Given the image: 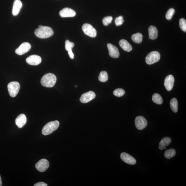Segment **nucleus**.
<instances>
[{
    "instance_id": "obj_3",
    "label": "nucleus",
    "mask_w": 186,
    "mask_h": 186,
    "mask_svg": "<svg viewBox=\"0 0 186 186\" xmlns=\"http://www.w3.org/2000/svg\"><path fill=\"white\" fill-rule=\"evenodd\" d=\"M59 126V122L58 121H51L44 126L42 129V133L43 135H48L57 130Z\"/></svg>"
},
{
    "instance_id": "obj_5",
    "label": "nucleus",
    "mask_w": 186,
    "mask_h": 186,
    "mask_svg": "<svg viewBox=\"0 0 186 186\" xmlns=\"http://www.w3.org/2000/svg\"><path fill=\"white\" fill-rule=\"evenodd\" d=\"M160 55L158 52L153 51L148 54L146 58L147 64L150 65L158 62L160 59Z\"/></svg>"
},
{
    "instance_id": "obj_20",
    "label": "nucleus",
    "mask_w": 186,
    "mask_h": 186,
    "mask_svg": "<svg viewBox=\"0 0 186 186\" xmlns=\"http://www.w3.org/2000/svg\"><path fill=\"white\" fill-rule=\"evenodd\" d=\"M131 39L134 43H141L143 41V36L140 33H137L132 36Z\"/></svg>"
},
{
    "instance_id": "obj_25",
    "label": "nucleus",
    "mask_w": 186,
    "mask_h": 186,
    "mask_svg": "<svg viewBox=\"0 0 186 186\" xmlns=\"http://www.w3.org/2000/svg\"><path fill=\"white\" fill-rule=\"evenodd\" d=\"M99 81L102 82L107 81L108 79V74L107 72L102 71L101 72L98 77Z\"/></svg>"
},
{
    "instance_id": "obj_30",
    "label": "nucleus",
    "mask_w": 186,
    "mask_h": 186,
    "mask_svg": "<svg viewBox=\"0 0 186 186\" xmlns=\"http://www.w3.org/2000/svg\"><path fill=\"white\" fill-rule=\"evenodd\" d=\"M113 20V18L112 16H107L103 18L102 20L103 24L105 26H107L112 22Z\"/></svg>"
},
{
    "instance_id": "obj_15",
    "label": "nucleus",
    "mask_w": 186,
    "mask_h": 186,
    "mask_svg": "<svg viewBox=\"0 0 186 186\" xmlns=\"http://www.w3.org/2000/svg\"><path fill=\"white\" fill-rule=\"evenodd\" d=\"M174 78L172 75H169L165 78L164 81V86L165 88L170 91L173 89L174 86Z\"/></svg>"
},
{
    "instance_id": "obj_23",
    "label": "nucleus",
    "mask_w": 186,
    "mask_h": 186,
    "mask_svg": "<svg viewBox=\"0 0 186 186\" xmlns=\"http://www.w3.org/2000/svg\"><path fill=\"white\" fill-rule=\"evenodd\" d=\"M152 100L153 102L158 105L162 104L163 100L162 97L158 94H155L152 96Z\"/></svg>"
},
{
    "instance_id": "obj_18",
    "label": "nucleus",
    "mask_w": 186,
    "mask_h": 186,
    "mask_svg": "<svg viewBox=\"0 0 186 186\" xmlns=\"http://www.w3.org/2000/svg\"><path fill=\"white\" fill-rule=\"evenodd\" d=\"M148 31L150 39L154 40L157 38L158 30L156 27L153 26H150Z\"/></svg>"
},
{
    "instance_id": "obj_7",
    "label": "nucleus",
    "mask_w": 186,
    "mask_h": 186,
    "mask_svg": "<svg viewBox=\"0 0 186 186\" xmlns=\"http://www.w3.org/2000/svg\"><path fill=\"white\" fill-rule=\"evenodd\" d=\"M49 167L50 163L47 160L44 159L40 160L35 165L36 169L41 172L45 171Z\"/></svg>"
},
{
    "instance_id": "obj_22",
    "label": "nucleus",
    "mask_w": 186,
    "mask_h": 186,
    "mask_svg": "<svg viewBox=\"0 0 186 186\" xmlns=\"http://www.w3.org/2000/svg\"><path fill=\"white\" fill-rule=\"evenodd\" d=\"M176 151L174 149H170L165 151L164 154V156L167 159H170L175 156Z\"/></svg>"
},
{
    "instance_id": "obj_11",
    "label": "nucleus",
    "mask_w": 186,
    "mask_h": 186,
    "mask_svg": "<svg viewBox=\"0 0 186 186\" xmlns=\"http://www.w3.org/2000/svg\"><path fill=\"white\" fill-rule=\"evenodd\" d=\"M120 157L121 160L126 164L130 165H134L136 164V161L135 159L126 152H122L121 153Z\"/></svg>"
},
{
    "instance_id": "obj_21",
    "label": "nucleus",
    "mask_w": 186,
    "mask_h": 186,
    "mask_svg": "<svg viewBox=\"0 0 186 186\" xmlns=\"http://www.w3.org/2000/svg\"><path fill=\"white\" fill-rule=\"evenodd\" d=\"M178 102L175 98H173L170 101V105L173 112L176 113L178 111Z\"/></svg>"
},
{
    "instance_id": "obj_26",
    "label": "nucleus",
    "mask_w": 186,
    "mask_h": 186,
    "mask_svg": "<svg viewBox=\"0 0 186 186\" xmlns=\"http://www.w3.org/2000/svg\"><path fill=\"white\" fill-rule=\"evenodd\" d=\"M113 93L114 95L115 96L120 97L122 96L125 95V90L123 89L118 88L114 90Z\"/></svg>"
},
{
    "instance_id": "obj_4",
    "label": "nucleus",
    "mask_w": 186,
    "mask_h": 186,
    "mask_svg": "<svg viewBox=\"0 0 186 186\" xmlns=\"http://www.w3.org/2000/svg\"><path fill=\"white\" fill-rule=\"evenodd\" d=\"M7 87L10 96L12 97H15L19 91L20 85L19 82L13 81L9 84Z\"/></svg>"
},
{
    "instance_id": "obj_12",
    "label": "nucleus",
    "mask_w": 186,
    "mask_h": 186,
    "mask_svg": "<svg viewBox=\"0 0 186 186\" xmlns=\"http://www.w3.org/2000/svg\"><path fill=\"white\" fill-rule=\"evenodd\" d=\"M26 61L31 65L37 66L41 63V58L40 56L32 55L28 57L26 59Z\"/></svg>"
},
{
    "instance_id": "obj_10",
    "label": "nucleus",
    "mask_w": 186,
    "mask_h": 186,
    "mask_svg": "<svg viewBox=\"0 0 186 186\" xmlns=\"http://www.w3.org/2000/svg\"><path fill=\"white\" fill-rule=\"evenodd\" d=\"M95 96L96 95L94 92L90 91L82 94L80 98V100L82 103H87L94 99Z\"/></svg>"
},
{
    "instance_id": "obj_35",
    "label": "nucleus",
    "mask_w": 186,
    "mask_h": 186,
    "mask_svg": "<svg viewBox=\"0 0 186 186\" xmlns=\"http://www.w3.org/2000/svg\"><path fill=\"white\" fill-rule=\"evenodd\" d=\"M2 186V180L1 179V175H0V186Z\"/></svg>"
},
{
    "instance_id": "obj_17",
    "label": "nucleus",
    "mask_w": 186,
    "mask_h": 186,
    "mask_svg": "<svg viewBox=\"0 0 186 186\" xmlns=\"http://www.w3.org/2000/svg\"><path fill=\"white\" fill-rule=\"evenodd\" d=\"M22 3L20 0H15L12 10V14L14 15L19 14L22 7Z\"/></svg>"
},
{
    "instance_id": "obj_33",
    "label": "nucleus",
    "mask_w": 186,
    "mask_h": 186,
    "mask_svg": "<svg viewBox=\"0 0 186 186\" xmlns=\"http://www.w3.org/2000/svg\"><path fill=\"white\" fill-rule=\"evenodd\" d=\"M68 55L70 57L71 59H74V55L72 50L69 51H68Z\"/></svg>"
},
{
    "instance_id": "obj_14",
    "label": "nucleus",
    "mask_w": 186,
    "mask_h": 186,
    "mask_svg": "<svg viewBox=\"0 0 186 186\" xmlns=\"http://www.w3.org/2000/svg\"><path fill=\"white\" fill-rule=\"evenodd\" d=\"M107 47L109 52V55L113 58H118L120 56V53L118 48L111 43H108Z\"/></svg>"
},
{
    "instance_id": "obj_19",
    "label": "nucleus",
    "mask_w": 186,
    "mask_h": 186,
    "mask_svg": "<svg viewBox=\"0 0 186 186\" xmlns=\"http://www.w3.org/2000/svg\"><path fill=\"white\" fill-rule=\"evenodd\" d=\"M119 44L121 48L125 51L129 52L133 50V47L131 45L127 40H121L119 42Z\"/></svg>"
},
{
    "instance_id": "obj_24",
    "label": "nucleus",
    "mask_w": 186,
    "mask_h": 186,
    "mask_svg": "<svg viewBox=\"0 0 186 186\" xmlns=\"http://www.w3.org/2000/svg\"><path fill=\"white\" fill-rule=\"evenodd\" d=\"M171 139L168 137H165L163 138L161 141L160 142L159 146L166 147L168 146L171 143Z\"/></svg>"
},
{
    "instance_id": "obj_28",
    "label": "nucleus",
    "mask_w": 186,
    "mask_h": 186,
    "mask_svg": "<svg viewBox=\"0 0 186 186\" xmlns=\"http://www.w3.org/2000/svg\"><path fill=\"white\" fill-rule=\"evenodd\" d=\"M175 13V10L173 8L170 9L167 11L165 17L167 20H170L172 19L173 15Z\"/></svg>"
},
{
    "instance_id": "obj_31",
    "label": "nucleus",
    "mask_w": 186,
    "mask_h": 186,
    "mask_svg": "<svg viewBox=\"0 0 186 186\" xmlns=\"http://www.w3.org/2000/svg\"><path fill=\"white\" fill-rule=\"evenodd\" d=\"M124 20L123 17L122 16H119L116 18L115 20V23L116 26H119L122 25L124 22Z\"/></svg>"
},
{
    "instance_id": "obj_2",
    "label": "nucleus",
    "mask_w": 186,
    "mask_h": 186,
    "mask_svg": "<svg viewBox=\"0 0 186 186\" xmlns=\"http://www.w3.org/2000/svg\"><path fill=\"white\" fill-rule=\"evenodd\" d=\"M57 81V78L55 74L48 73L44 75L41 80L42 86L47 88H51L55 86Z\"/></svg>"
},
{
    "instance_id": "obj_8",
    "label": "nucleus",
    "mask_w": 186,
    "mask_h": 186,
    "mask_svg": "<svg viewBox=\"0 0 186 186\" xmlns=\"http://www.w3.org/2000/svg\"><path fill=\"white\" fill-rule=\"evenodd\" d=\"M136 127L139 130H143L145 128L148 124L146 119L142 116L137 117L135 120Z\"/></svg>"
},
{
    "instance_id": "obj_27",
    "label": "nucleus",
    "mask_w": 186,
    "mask_h": 186,
    "mask_svg": "<svg viewBox=\"0 0 186 186\" xmlns=\"http://www.w3.org/2000/svg\"><path fill=\"white\" fill-rule=\"evenodd\" d=\"M179 26L183 32H186V20L182 18L180 19L179 21Z\"/></svg>"
},
{
    "instance_id": "obj_32",
    "label": "nucleus",
    "mask_w": 186,
    "mask_h": 186,
    "mask_svg": "<svg viewBox=\"0 0 186 186\" xmlns=\"http://www.w3.org/2000/svg\"><path fill=\"white\" fill-rule=\"evenodd\" d=\"M34 186H47L48 185L46 183L43 182H39L36 183L34 185Z\"/></svg>"
},
{
    "instance_id": "obj_6",
    "label": "nucleus",
    "mask_w": 186,
    "mask_h": 186,
    "mask_svg": "<svg viewBox=\"0 0 186 186\" xmlns=\"http://www.w3.org/2000/svg\"><path fill=\"white\" fill-rule=\"evenodd\" d=\"M82 29L85 34L89 37L94 38L97 36V31L92 26L89 24H84L82 25Z\"/></svg>"
},
{
    "instance_id": "obj_9",
    "label": "nucleus",
    "mask_w": 186,
    "mask_h": 186,
    "mask_svg": "<svg viewBox=\"0 0 186 186\" xmlns=\"http://www.w3.org/2000/svg\"><path fill=\"white\" fill-rule=\"evenodd\" d=\"M31 48L30 44L27 42L23 43L19 47L15 50V53L17 55H22L28 52Z\"/></svg>"
},
{
    "instance_id": "obj_16",
    "label": "nucleus",
    "mask_w": 186,
    "mask_h": 186,
    "mask_svg": "<svg viewBox=\"0 0 186 186\" xmlns=\"http://www.w3.org/2000/svg\"><path fill=\"white\" fill-rule=\"evenodd\" d=\"M27 118L24 114H21L18 115L15 120V123L18 127L22 128L26 123Z\"/></svg>"
},
{
    "instance_id": "obj_1",
    "label": "nucleus",
    "mask_w": 186,
    "mask_h": 186,
    "mask_svg": "<svg viewBox=\"0 0 186 186\" xmlns=\"http://www.w3.org/2000/svg\"><path fill=\"white\" fill-rule=\"evenodd\" d=\"M35 33L37 37L45 39L52 36L53 34V32L52 29L50 27L39 25L38 28L35 30Z\"/></svg>"
},
{
    "instance_id": "obj_29",
    "label": "nucleus",
    "mask_w": 186,
    "mask_h": 186,
    "mask_svg": "<svg viewBox=\"0 0 186 186\" xmlns=\"http://www.w3.org/2000/svg\"><path fill=\"white\" fill-rule=\"evenodd\" d=\"M74 43L70 42L68 40L65 41V49L67 51L72 50V49L74 47Z\"/></svg>"
},
{
    "instance_id": "obj_13",
    "label": "nucleus",
    "mask_w": 186,
    "mask_h": 186,
    "mask_svg": "<svg viewBox=\"0 0 186 186\" xmlns=\"http://www.w3.org/2000/svg\"><path fill=\"white\" fill-rule=\"evenodd\" d=\"M59 15L61 17H70L75 16L76 12L74 10L69 8H65L60 10Z\"/></svg>"
},
{
    "instance_id": "obj_34",
    "label": "nucleus",
    "mask_w": 186,
    "mask_h": 186,
    "mask_svg": "<svg viewBox=\"0 0 186 186\" xmlns=\"http://www.w3.org/2000/svg\"><path fill=\"white\" fill-rule=\"evenodd\" d=\"M159 149L160 150H163L164 149H166V147L159 146Z\"/></svg>"
}]
</instances>
